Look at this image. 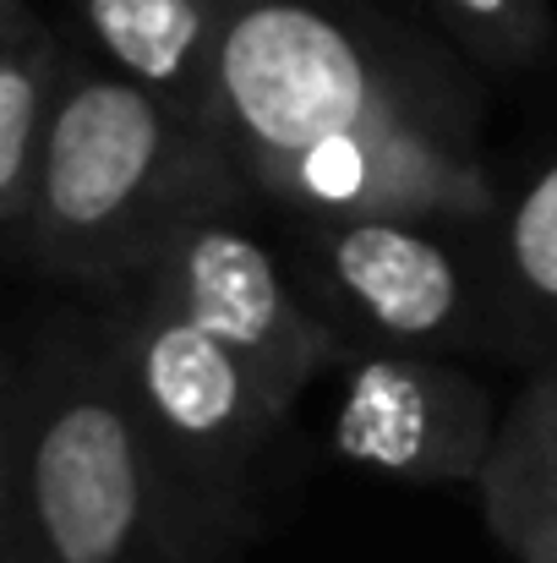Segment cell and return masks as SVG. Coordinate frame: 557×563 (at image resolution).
Here are the masks:
<instances>
[{"label": "cell", "instance_id": "1", "mask_svg": "<svg viewBox=\"0 0 557 563\" xmlns=\"http://www.w3.org/2000/svg\"><path fill=\"white\" fill-rule=\"evenodd\" d=\"M0 563H197L99 301H55L11 340Z\"/></svg>", "mask_w": 557, "mask_h": 563}, {"label": "cell", "instance_id": "2", "mask_svg": "<svg viewBox=\"0 0 557 563\" xmlns=\"http://www.w3.org/2000/svg\"><path fill=\"white\" fill-rule=\"evenodd\" d=\"M213 126L257 191L290 159L382 126L481 137V93L470 66L388 0H224Z\"/></svg>", "mask_w": 557, "mask_h": 563}, {"label": "cell", "instance_id": "3", "mask_svg": "<svg viewBox=\"0 0 557 563\" xmlns=\"http://www.w3.org/2000/svg\"><path fill=\"white\" fill-rule=\"evenodd\" d=\"M246 202L252 187L213 132L71 55L33 219L11 263L77 301H110L143 285L191 224Z\"/></svg>", "mask_w": 557, "mask_h": 563}, {"label": "cell", "instance_id": "4", "mask_svg": "<svg viewBox=\"0 0 557 563\" xmlns=\"http://www.w3.org/2000/svg\"><path fill=\"white\" fill-rule=\"evenodd\" d=\"M121 340L154 465L197 563H235L263 520V465L290 421L279 394L219 334L159 290L132 285L99 301Z\"/></svg>", "mask_w": 557, "mask_h": 563}, {"label": "cell", "instance_id": "5", "mask_svg": "<svg viewBox=\"0 0 557 563\" xmlns=\"http://www.w3.org/2000/svg\"><path fill=\"white\" fill-rule=\"evenodd\" d=\"M279 257L307 307L350 351H426L476 334L470 279L432 224L399 219H285Z\"/></svg>", "mask_w": 557, "mask_h": 563}, {"label": "cell", "instance_id": "6", "mask_svg": "<svg viewBox=\"0 0 557 563\" xmlns=\"http://www.w3.org/2000/svg\"><path fill=\"white\" fill-rule=\"evenodd\" d=\"M143 285L181 307L208 334H219L279 394L285 410H296L318 377L345 362L339 334L307 307L279 246L263 241L241 219V208L191 224Z\"/></svg>", "mask_w": 557, "mask_h": 563}, {"label": "cell", "instance_id": "7", "mask_svg": "<svg viewBox=\"0 0 557 563\" xmlns=\"http://www.w3.org/2000/svg\"><path fill=\"white\" fill-rule=\"evenodd\" d=\"M285 219H399L432 230H492L498 187L481 137L437 126H382L323 143L252 191Z\"/></svg>", "mask_w": 557, "mask_h": 563}, {"label": "cell", "instance_id": "8", "mask_svg": "<svg viewBox=\"0 0 557 563\" xmlns=\"http://www.w3.org/2000/svg\"><path fill=\"white\" fill-rule=\"evenodd\" d=\"M339 367V460L404 482H481L503 416L465 367L426 351H350Z\"/></svg>", "mask_w": 557, "mask_h": 563}, {"label": "cell", "instance_id": "9", "mask_svg": "<svg viewBox=\"0 0 557 563\" xmlns=\"http://www.w3.org/2000/svg\"><path fill=\"white\" fill-rule=\"evenodd\" d=\"M71 16L82 33L77 55L219 137L224 0H71Z\"/></svg>", "mask_w": 557, "mask_h": 563}, {"label": "cell", "instance_id": "10", "mask_svg": "<svg viewBox=\"0 0 557 563\" xmlns=\"http://www.w3.org/2000/svg\"><path fill=\"white\" fill-rule=\"evenodd\" d=\"M71 44L33 11L0 22V235L5 257L22 246L44 176L49 132L71 77Z\"/></svg>", "mask_w": 557, "mask_h": 563}, {"label": "cell", "instance_id": "11", "mask_svg": "<svg viewBox=\"0 0 557 563\" xmlns=\"http://www.w3.org/2000/svg\"><path fill=\"white\" fill-rule=\"evenodd\" d=\"M487 312L520 356L542 367L557 362V159L492 224Z\"/></svg>", "mask_w": 557, "mask_h": 563}, {"label": "cell", "instance_id": "12", "mask_svg": "<svg viewBox=\"0 0 557 563\" xmlns=\"http://www.w3.org/2000/svg\"><path fill=\"white\" fill-rule=\"evenodd\" d=\"M481 515L509 553H525L557 526V362L503 410L492 460L476 482Z\"/></svg>", "mask_w": 557, "mask_h": 563}, {"label": "cell", "instance_id": "13", "mask_svg": "<svg viewBox=\"0 0 557 563\" xmlns=\"http://www.w3.org/2000/svg\"><path fill=\"white\" fill-rule=\"evenodd\" d=\"M421 27H432L465 66L525 71L553 49L547 0H388Z\"/></svg>", "mask_w": 557, "mask_h": 563}, {"label": "cell", "instance_id": "14", "mask_svg": "<svg viewBox=\"0 0 557 563\" xmlns=\"http://www.w3.org/2000/svg\"><path fill=\"white\" fill-rule=\"evenodd\" d=\"M38 5L33 0H0V22H16V16H33Z\"/></svg>", "mask_w": 557, "mask_h": 563}]
</instances>
